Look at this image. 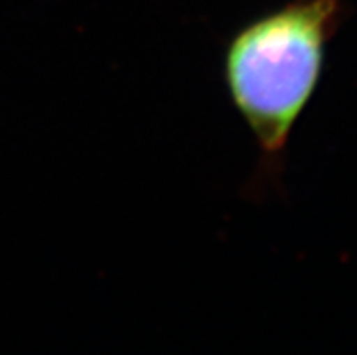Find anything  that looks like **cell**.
<instances>
[{"label": "cell", "instance_id": "1", "mask_svg": "<svg viewBox=\"0 0 357 355\" xmlns=\"http://www.w3.org/2000/svg\"><path fill=\"white\" fill-rule=\"evenodd\" d=\"M341 0H289L241 26L223 51V82L232 105L276 172L296 121L314 96Z\"/></svg>", "mask_w": 357, "mask_h": 355}]
</instances>
